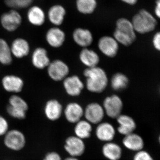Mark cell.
Here are the masks:
<instances>
[{"mask_svg": "<svg viewBox=\"0 0 160 160\" xmlns=\"http://www.w3.org/2000/svg\"><path fill=\"white\" fill-rule=\"evenodd\" d=\"M86 78V88L89 91L100 93L106 89L108 79L105 71L100 67L88 68L84 72Z\"/></svg>", "mask_w": 160, "mask_h": 160, "instance_id": "cell-1", "label": "cell"}, {"mask_svg": "<svg viewBox=\"0 0 160 160\" xmlns=\"http://www.w3.org/2000/svg\"><path fill=\"white\" fill-rule=\"evenodd\" d=\"M118 43L129 46L136 40V31L132 22L126 18H120L117 22L116 28L113 33Z\"/></svg>", "mask_w": 160, "mask_h": 160, "instance_id": "cell-2", "label": "cell"}, {"mask_svg": "<svg viewBox=\"0 0 160 160\" xmlns=\"http://www.w3.org/2000/svg\"><path fill=\"white\" fill-rule=\"evenodd\" d=\"M132 23L136 32L140 34H146L153 31L157 26L155 18L149 11L144 9L135 15Z\"/></svg>", "mask_w": 160, "mask_h": 160, "instance_id": "cell-3", "label": "cell"}, {"mask_svg": "<svg viewBox=\"0 0 160 160\" xmlns=\"http://www.w3.org/2000/svg\"><path fill=\"white\" fill-rule=\"evenodd\" d=\"M28 109V103L20 96L13 94L9 98L6 111L11 117L19 120L24 119Z\"/></svg>", "mask_w": 160, "mask_h": 160, "instance_id": "cell-4", "label": "cell"}, {"mask_svg": "<svg viewBox=\"0 0 160 160\" xmlns=\"http://www.w3.org/2000/svg\"><path fill=\"white\" fill-rule=\"evenodd\" d=\"M4 143L10 150L20 151L26 146V137L22 131L18 129L9 130L4 135Z\"/></svg>", "mask_w": 160, "mask_h": 160, "instance_id": "cell-5", "label": "cell"}, {"mask_svg": "<svg viewBox=\"0 0 160 160\" xmlns=\"http://www.w3.org/2000/svg\"><path fill=\"white\" fill-rule=\"evenodd\" d=\"M47 68V72L50 78L56 82L65 79L69 73L68 66L60 60L50 62Z\"/></svg>", "mask_w": 160, "mask_h": 160, "instance_id": "cell-6", "label": "cell"}, {"mask_svg": "<svg viewBox=\"0 0 160 160\" xmlns=\"http://www.w3.org/2000/svg\"><path fill=\"white\" fill-rule=\"evenodd\" d=\"M103 109L106 114L112 118L119 116L123 108V102L119 97L116 95L108 97L103 103Z\"/></svg>", "mask_w": 160, "mask_h": 160, "instance_id": "cell-7", "label": "cell"}, {"mask_svg": "<svg viewBox=\"0 0 160 160\" xmlns=\"http://www.w3.org/2000/svg\"><path fill=\"white\" fill-rule=\"evenodd\" d=\"M3 89L6 92L19 93L22 91L24 86V82L22 78L15 75H6L2 80Z\"/></svg>", "mask_w": 160, "mask_h": 160, "instance_id": "cell-8", "label": "cell"}, {"mask_svg": "<svg viewBox=\"0 0 160 160\" xmlns=\"http://www.w3.org/2000/svg\"><path fill=\"white\" fill-rule=\"evenodd\" d=\"M22 18L18 12L11 10L2 14L1 18L2 26L7 31L13 32L19 27Z\"/></svg>", "mask_w": 160, "mask_h": 160, "instance_id": "cell-9", "label": "cell"}, {"mask_svg": "<svg viewBox=\"0 0 160 160\" xmlns=\"http://www.w3.org/2000/svg\"><path fill=\"white\" fill-rule=\"evenodd\" d=\"M98 46L100 51L109 57H114L118 50V43L111 37L104 36L100 38Z\"/></svg>", "mask_w": 160, "mask_h": 160, "instance_id": "cell-10", "label": "cell"}, {"mask_svg": "<svg viewBox=\"0 0 160 160\" xmlns=\"http://www.w3.org/2000/svg\"><path fill=\"white\" fill-rule=\"evenodd\" d=\"M86 121L92 124H98L104 118L105 111L101 105L97 103H92L86 107L84 112Z\"/></svg>", "mask_w": 160, "mask_h": 160, "instance_id": "cell-11", "label": "cell"}, {"mask_svg": "<svg viewBox=\"0 0 160 160\" xmlns=\"http://www.w3.org/2000/svg\"><path fill=\"white\" fill-rule=\"evenodd\" d=\"M65 149L72 157L80 156L84 153L85 145L82 139L77 137L72 136L66 140Z\"/></svg>", "mask_w": 160, "mask_h": 160, "instance_id": "cell-12", "label": "cell"}, {"mask_svg": "<svg viewBox=\"0 0 160 160\" xmlns=\"http://www.w3.org/2000/svg\"><path fill=\"white\" fill-rule=\"evenodd\" d=\"M31 62L35 68L38 69H43L48 67L50 61L48 52L45 48L38 47L32 52Z\"/></svg>", "mask_w": 160, "mask_h": 160, "instance_id": "cell-13", "label": "cell"}, {"mask_svg": "<svg viewBox=\"0 0 160 160\" xmlns=\"http://www.w3.org/2000/svg\"><path fill=\"white\" fill-rule=\"evenodd\" d=\"M63 86L66 92L71 96H78L84 87L80 78L75 75L66 77L64 80Z\"/></svg>", "mask_w": 160, "mask_h": 160, "instance_id": "cell-14", "label": "cell"}, {"mask_svg": "<svg viewBox=\"0 0 160 160\" xmlns=\"http://www.w3.org/2000/svg\"><path fill=\"white\" fill-rule=\"evenodd\" d=\"M10 48L12 56L18 59L27 56L30 52L29 43L22 38H18L13 40Z\"/></svg>", "mask_w": 160, "mask_h": 160, "instance_id": "cell-15", "label": "cell"}, {"mask_svg": "<svg viewBox=\"0 0 160 160\" xmlns=\"http://www.w3.org/2000/svg\"><path fill=\"white\" fill-rule=\"evenodd\" d=\"M62 106L55 99L47 101L44 107V112L46 117L51 121L58 119L62 115Z\"/></svg>", "mask_w": 160, "mask_h": 160, "instance_id": "cell-16", "label": "cell"}, {"mask_svg": "<svg viewBox=\"0 0 160 160\" xmlns=\"http://www.w3.org/2000/svg\"><path fill=\"white\" fill-rule=\"evenodd\" d=\"M46 41L49 46L57 48L63 45L66 38L65 33L59 28H52L46 34Z\"/></svg>", "mask_w": 160, "mask_h": 160, "instance_id": "cell-17", "label": "cell"}, {"mask_svg": "<svg viewBox=\"0 0 160 160\" xmlns=\"http://www.w3.org/2000/svg\"><path fill=\"white\" fill-rule=\"evenodd\" d=\"M117 119L119 124L118 131L121 134L127 135L133 132L136 128V124L134 120L129 116L121 114Z\"/></svg>", "mask_w": 160, "mask_h": 160, "instance_id": "cell-18", "label": "cell"}, {"mask_svg": "<svg viewBox=\"0 0 160 160\" xmlns=\"http://www.w3.org/2000/svg\"><path fill=\"white\" fill-rule=\"evenodd\" d=\"M66 119L70 122L77 123L81 120L84 114V110L82 106L77 103H70L66 106L65 109Z\"/></svg>", "mask_w": 160, "mask_h": 160, "instance_id": "cell-19", "label": "cell"}, {"mask_svg": "<svg viewBox=\"0 0 160 160\" xmlns=\"http://www.w3.org/2000/svg\"><path fill=\"white\" fill-rule=\"evenodd\" d=\"M96 134L98 139L104 142H110L115 135V130L110 123H102L98 126Z\"/></svg>", "mask_w": 160, "mask_h": 160, "instance_id": "cell-20", "label": "cell"}, {"mask_svg": "<svg viewBox=\"0 0 160 160\" xmlns=\"http://www.w3.org/2000/svg\"><path fill=\"white\" fill-rule=\"evenodd\" d=\"M73 38L78 46L85 48L90 46L93 41V37L90 31L82 28H78L74 30Z\"/></svg>", "mask_w": 160, "mask_h": 160, "instance_id": "cell-21", "label": "cell"}, {"mask_svg": "<svg viewBox=\"0 0 160 160\" xmlns=\"http://www.w3.org/2000/svg\"><path fill=\"white\" fill-rule=\"evenodd\" d=\"M123 144L129 150L137 152L142 150L144 146L142 138L133 132L125 136L123 140Z\"/></svg>", "mask_w": 160, "mask_h": 160, "instance_id": "cell-22", "label": "cell"}, {"mask_svg": "<svg viewBox=\"0 0 160 160\" xmlns=\"http://www.w3.org/2000/svg\"><path fill=\"white\" fill-rule=\"evenodd\" d=\"M79 58L82 62L88 68L97 66L100 61L97 53L93 50L86 48L80 52Z\"/></svg>", "mask_w": 160, "mask_h": 160, "instance_id": "cell-23", "label": "cell"}, {"mask_svg": "<svg viewBox=\"0 0 160 160\" xmlns=\"http://www.w3.org/2000/svg\"><path fill=\"white\" fill-rule=\"evenodd\" d=\"M103 154L109 160H118L122 156V150L120 146L116 143H106L102 148Z\"/></svg>", "mask_w": 160, "mask_h": 160, "instance_id": "cell-24", "label": "cell"}, {"mask_svg": "<svg viewBox=\"0 0 160 160\" xmlns=\"http://www.w3.org/2000/svg\"><path fill=\"white\" fill-rule=\"evenodd\" d=\"M66 15L65 9L60 5H56L50 8L48 12L49 21L56 26H59L62 23Z\"/></svg>", "mask_w": 160, "mask_h": 160, "instance_id": "cell-25", "label": "cell"}, {"mask_svg": "<svg viewBox=\"0 0 160 160\" xmlns=\"http://www.w3.org/2000/svg\"><path fill=\"white\" fill-rule=\"evenodd\" d=\"M11 48L4 39L0 38V63L5 66H9L12 62Z\"/></svg>", "mask_w": 160, "mask_h": 160, "instance_id": "cell-26", "label": "cell"}, {"mask_svg": "<svg viewBox=\"0 0 160 160\" xmlns=\"http://www.w3.org/2000/svg\"><path fill=\"white\" fill-rule=\"evenodd\" d=\"M27 16L29 22L34 26H42L45 22V13L42 9L38 6L30 8Z\"/></svg>", "mask_w": 160, "mask_h": 160, "instance_id": "cell-27", "label": "cell"}, {"mask_svg": "<svg viewBox=\"0 0 160 160\" xmlns=\"http://www.w3.org/2000/svg\"><path fill=\"white\" fill-rule=\"evenodd\" d=\"M77 137L83 139L90 137L92 131L91 123L87 121L80 120L77 123L74 129Z\"/></svg>", "mask_w": 160, "mask_h": 160, "instance_id": "cell-28", "label": "cell"}, {"mask_svg": "<svg viewBox=\"0 0 160 160\" xmlns=\"http://www.w3.org/2000/svg\"><path fill=\"white\" fill-rule=\"evenodd\" d=\"M129 84V79L125 74L117 73L112 78L111 84L112 89L117 91L125 89Z\"/></svg>", "mask_w": 160, "mask_h": 160, "instance_id": "cell-29", "label": "cell"}, {"mask_svg": "<svg viewBox=\"0 0 160 160\" xmlns=\"http://www.w3.org/2000/svg\"><path fill=\"white\" fill-rule=\"evenodd\" d=\"M78 10L84 14H90L94 11L97 6L96 0H77Z\"/></svg>", "mask_w": 160, "mask_h": 160, "instance_id": "cell-30", "label": "cell"}, {"mask_svg": "<svg viewBox=\"0 0 160 160\" xmlns=\"http://www.w3.org/2000/svg\"><path fill=\"white\" fill-rule=\"evenodd\" d=\"M32 0H5L8 6L15 8H26L32 2Z\"/></svg>", "mask_w": 160, "mask_h": 160, "instance_id": "cell-31", "label": "cell"}, {"mask_svg": "<svg viewBox=\"0 0 160 160\" xmlns=\"http://www.w3.org/2000/svg\"><path fill=\"white\" fill-rule=\"evenodd\" d=\"M9 123L7 120L0 115V136L5 135L9 131Z\"/></svg>", "mask_w": 160, "mask_h": 160, "instance_id": "cell-32", "label": "cell"}, {"mask_svg": "<svg viewBox=\"0 0 160 160\" xmlns=\"http://www.w3.org/2000/svg\"><path fill=\"white\" fill-rule=\"evenodd\" d=\"M133 160H154L149 152L144 150H140L135 155Z\"/></svg>", "mask_w": 160, "mask_h": 160, "instance_id": "cell-33", "label": "cell"}, {"mask_svg": "<svg viewBox=\"0 0 160 160\" xmlns=\"http://www.w3.org/2000/svg\"><path fill=\"white\" fill-rule=\"evenodd\" d=\"M152 43L155 49L160 52V31L155 33L152 38Z\"/></svg>", "mask_w": 160, "mask_h": 160, "instance_id": "cell-34", "label": "cell"}, {"mask_svg": "<svg viewBox=\"0 0 160 160\" xmlns=\"http://www.w3.org/2000/svg\"><path fill=\"white\" fill-rule=\"evenodd\" d=\"M43 160H62L60 155L55 152H49Z\"/></svg>", "mask_w": 160, "mask_h": 160, "instance_id": "cell-35", "label": "cell"}, {"mask_svg": "<svg viewBox=\"0 0 160 160\" xmlns=\"http://www.w3.org/2000/svg\"><path fill=\"white\" fill-rule=\"evenodd\" d=\"M154 12L156 16L160 19V0H156L154 8Z\"/></svg>", "mask_w": 160, "mask_h": 160, "instance_id": "cell-36", "label": "cell"}, {"mask_svg": "<svg viewBox=\"0 0 160 160\" xmlns=\"http://www.w3.org/2000/svg\"><path fill=\"white\" fill-rule=\"evenodd\" d=\"M122 1L130 5H135L138 2V0H122Z\"/></svg>", "mask_w": 160, "mask_h": 160, "instance_id": "cell-37", "label": "cell"}, {"mask_svg": "<svg viewBox=\"0 0 160 160\" xmlns=\"http://www.w3.org/2000/svg\"><path fill=\"white\" fill-rule=\"evenodd\" d=\"M65 160H79L77 158H75V157H71V158H67Z\"/></svg>", "mask_w": 160, "mask_h": 160, "instance_id": "cell-38", "label": "cell"}, {"mask_svg": "<svg viewBox=\"0 0 160 160\" xmlns=\"http://www.w3.org/2000/svg\"><path fill=\"white\" fill-rule=\"evenodd\" d=\"M159 143L160 144V135L159 137Z\"/></svg>", "mask_w": 160, "mask_h": 160, "instance_id": "cell-39", "label": "cell"}, {"mask_svg": "<svg viewBox=\"0 0 160 160\" xmlns=\"http://www.w3.org/2000/svg\"></svg>", "mask_w": 160, "mask_h": 160, "instance_id": "cell-40", "label": "cell"}]
</instances>
